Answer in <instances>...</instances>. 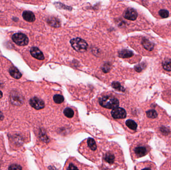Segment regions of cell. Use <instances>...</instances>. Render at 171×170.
Here are the masks:
<instances>
[{
    "label": "cell",
    "mask_w": 171,
    "mask_h": 170,
    "mask_svg": "<svg viewBox=\"0 0 171 170\" xmlns=\"http://www.w3.org/2000/svg\"><path fill=\"white\" fill-rule=\"evenodd\" d=\"M13 41L20 46H24L28 44L29 39L25 34L22 33L15 34L12 36Z\"/></svg>",
    "instance_id": "cell-4"
},
{
    "label": "cell",
    "mask_w": 171,
    "mask_h": 170,
    "mask_svg": "<svg viewBox=\"0 0 171 170\" xmlns=\"http://www.w3.org/2000/svg\"><path fill=\"white\" fill-rule=\"evenodd\" d=\"M30 53L34 57L39 60H44L45 59V57L42 52L36 47L31 48L30 50Z\"/></svg>",
    "instance_id": "cell-9"
},
{
    "label": "cell",
    "mask_w": 171,
    "mask_h": 170,
    "mask_svg": "<svg viewBox=\"0 0 171 170\" xmlns=\"http://www.w3.org/2000/svg\"><path fill=\"white\" fill-rule=\"evenodd\" d=\"M123 17L127 20L134 21L137 18L138 13L135 9L128 8L124 12Z\"/></svg>",
    "instance_id": "cell-5"
},
{
    "label": "cell",
    "mask_w": 171,
    "mask_h": 170,
    "mask_svg": "<svg viewBox=\"0 0 171 170\" xmlns=\"http://www.w3.org/2000/svg\"><path fill=\"white\" fill-rule=\"evenodd\" d=\"M168 162V163L165 164L164 165H163L164 167H163L162 170H171V160Z\"/></svg>",
    "instance_id": "cell-24"
},
{
    "label": "cell",
    "mask_w": 171,
    "mask_h": 170,
    "mask_svg": "<svg viewBox=\"0 0 171 170\" xmlns=\"http://www.w3.org/2000/svg\"><path fill=\"white\" fill-rule=\"evenodd\" d=\"M159 14L161 18H166L169 17V12L167 10H165V9H162V10H161L160 11H159Z\"/></svg>",
    "instance_id": "cell-22"
},
{
    "label": "cell",
    "mask_w": 171,
    "mask_h": 170,
    "mask_svg": "<svg viewBox=\"0 0 171 170\" xmlns=\"http://www.w3.org/2000/svg\"><path fill=\"white\" fill-rule=\"evenodd\" d=\"M142 44H143L144 48H145L146 50H148V51H152L154 49V44L153 43H151L148 39H146L144 38L142 41Z\"/></svg>",
    "instance_id": "cell-13"
},
{
    "label": "cell",
    "mask_w": 171,
    "mask_h": 170,
    "mask_svg": "<svg viewBox=\"0 0 171 170\" xmlns=\"http://www.w3.org/2000/svg\"><path fill=\"white\" fill-rule=\"evenodd\" d=\"M126 124L127 127L131 130L135 131L137 129L138 125L136 123V122H135L132 120H128L126 122Z\"/></svg>",
    "instance_id": "cell-16"
},
{
    "label": "cell",
    "mask_w": 171,
    "mask_h": 170,
    "mask_svg": "<svg viewBox=\"0 0 171 170\" xmlns=\"http://www.w3.org/2000/svg\"><path fill=\"white\" fill-rule=\"evenodd\" d=\"M67 170H79L78 168L77 167L75 166L74 164H71L69 165V166L67 168Z\"/></svg>",
    "instance_id": "cell-26"
},
{
    "label": "cell",
    "mask_w": 171,
    "mask_h": 170,
    "mask_svg": "<svg viewBox=\"0 0 171 170\" xmlns=\"http://www.w3.org/2000/svg\"><path fill=\"white\" fill-rule=\"evenodd\" d=\"M163 67L168 71H171V59H166L163 62Z\"/></svg>",
    "instance_id": "cell-18"
},
{
    "label": "cell",
    "mask_w": 171,
    "mask_h": 170,
    "mask_svg": "<svg viewBox=\"0 0 171 170\" xmlns=\"http://www.w3.org/2000/svg\"><path fill=\"white\" fill-rule=\"evenodd\" d=\"M2 96H3V93L1 92V91H0V98H1L2 97Z\"/></svg>",
    "instance_id": "cell-29"
},
{
    "label": "cell",
    "mask_w": 171,
    "mask_h": 170,
    "mask_svg": "<svg viewBox=\"0 0 171 170\" xmlns=\"http://www.w3.org/2000/svg\"><path fill=\"white\" fill-rule=\"evenodd\" d=\"M104 159L107 163H109V164H112L115 161V156L113 154L108 153L105 155Z\"/></svg>",
    "instance_id": "cell-15"
},
{
    "label": "cell",
    "mask_w": 171,
    "mask_h": 170,
    "mask_svg": "<svg viewBox=\"0 0 171 170\" xmlns=\"http://www.w3.org/2000/svg\"><path fill=\"white\" fill-rule=\"evenodd\" d=\"M147 116L149 118L155 119L158 117V113L155 110L151 109L146 112Z\"/></svg>",
    "instance_id": "cell-17"
},
{
    "label": "cell",
    "mask_w": 171,
    "mask_h": 170,
    "mask_svg": "<svg viewBox=\"0 0 171 170\" xmlns=\"http://www.w3.org/2000/svg\"><path fill=\"white\" fill-rule=\"evenodd\" d=\"M31 106L37 110L42 109L45 107L44 102L37 97H34L30 100Z\"/></svg>",
    "instance_id": "cell-8"
},
{
    "label": "cell",
    "mask_w": 171,
    "mask_h": 170,
    "mask_svg": "<svg viewBox=\"0 0 171 170\" xmlns=\"http://www.w3.org/2000/svg\"><path fill=\"white\" fill-rule=\"evenodd\" d=\"M9 170H22V167L20 165L13 164L9 167Z\"/></svg>",
    "instance_id": "cell-23"
},
{
    "label": "cell",
    "mask_w": 171,
    "mask_h": 170,
    "mask_svg": "<svg viewBox=\"0 0 171 170\" xmlns=\"http://www.w3.org/2000/svg\"><path fill=\"white\" fill-rule=\"evenodd\" d=\"M99 103L102 106L108 109H115L118 107L119 102L116 98L106 96L101 98Z\"/></svg>",
    "instance_id": "cell-1"
},
{
    "label": "cell",
    "mask_w": 171,
    "mask_h": 170,
    "mask_svg": "<svg viewBox=\"0 0 171 170\" xmlns=\"http://www.w3.org/2000/svg\"><path fill=\"white\" fill-rule=\"evenodd\" d=\"M150 151L148 146L146 144H139L134 149V154L137 158H141L146 156Z\"/></svg>",
    "instance_id": "cell-3"
},
{
    "label": "cell",
    "mask_w": 171,
    "mask_h": 170,
    "mask_svg": "<svg viewBox=\"0 0 171 170\" xmlns=\"http://www.w3.org/2000/svg\"><path fill=\"white\" fill-rule=\"evenodd\" d=\"M133 55L134 54L132 52L128 50H122L119 53V57L124 59H127V58L131 57H132Z\"/></svg>",
    "instance_id": "cell-14"
},
{
    "label": "cell",
    "mask_w": 171,
    "mask_h": 170,
    "mask_svg": "<svg viewBox=\"0 0 171 170\" xmlns=\"http://www.w3.org/2000/svg\"><path fill=\"white\" fill-rule=\"evenodd\" d=\"M111 115L114 118L124 119L126 117L127 113L123 108L117 107L112 111Z\"/></svg>",
    "instance_id": "cell-7"
},
{
    "label": "cell",
    "mask_w": 171,
    "mask_h": 170,
    "mask_svg": "<svg viewBox=\"0 0 171 170\" xmlns=\"http://www.w3.org/2000/svg\"><path fill=\"white\" fill-rule=\"evenodd\" d=\"M112 86L114 88L116 89L122 91V86H121L120 83H119V82H113V84H112Z\"/></svg>",
    "instance_id": "cell-25"
},
{
    "label": "cell",
    "mask_w": 171,
    "mask_h": 170,
    "mask_svg": "<svg viewBox=\"0 0 171 170\" xmlns=\"http://www.w3.org/2000/svg\"><path fill=\"white\" fill-rule=\"evenodd\" d=\"M4 119V115L2 112L0 111V120H2Z\"/></svg>",
    "instance_id": "cell-28"
},
{
    "label": "cell",
    "mask_w": 171,
    "mask_h": 170,
    "mask_svg": "<svg viewBox=\"0 0 171 170\" xmlns=\"http://www.w3.org/2000/svg\"><path fill=\"white\" fill-rule=\"evenodd\" d=\"M141 166L139 170H157L155 165L150 162H145Z\"/></svg>",
    "instance_id": "cell-11"
},
{
    "label": "cell",
    "mask_w": 171,
    "mask_h": 170,
    "mask_svg": "<svg viewBox=\"0 0 171 170\" xmlns=\"http://www.w3.org/2000/svg\"><path fill=\"white\" fill-rule=\"evenodd\" d=\"M53 99H54V101H55V103H58V104L62 103L64 100L63 96L60 94H56L54 96Z\"/></svg>",
    "instance_id": "cell-21"
},
{
    "label": "cell",
    "mask_w": 171,
    "mask_h": 170,
    "mask_svg": "<svg viewBox=\"0 0 171 170\" xmlns=\"http://www.w3.org/2000/svg\"><path fill=\"white\" fill-rule=\"evenodd\" d=\"M9 73L13 77L16 79H20L22 77L21 73L15 67H11L9 69Z\"/></svg>",
    "instance_id": "cell-12"
},
{
    "label": "cell",
    "mask_w": 171,
    "mask_h": 170,
    "mask_svg": "<svg viewBox=\"0 0 171 170\" xmlns=\"http://www.w3.org/2000/svg\"><path fill=\"white\" fill-rule=\"evenodd\" d=\"M24 19L28 22H33L35 20V16L33 12L30 11H25L23 13Z\"/></svg>",
    "instance_id": "cell-10"
},
{
    "label": "cell",
    "mask_w": 171,
    "mask_h": 170,
    "mask_svg": "<svg viewBox=\"0 0 171 170\" xmlns=\"http://www.w3.org/2000/svg\"><path fill=\"white\" fill-rule=\"evenodd\" d=\"M143 64H139L138 66H135V70H136V71H138V72H140V71H141L143 69Z\"/></svg>",
    "instance_id": "cell-27"
},
{
    "label": "cell",
    "mask_w": 171,
    "mask_h": 170,
    "mask_svg": "<svg viewBox=\"0 0 171 170\" xmlns=\"http://www.w3.org/2000/svg\"><path fill=\"white\" fill-rule=\"evenodd\" d=\"M87 143L89 147L92 151H95L97 149V145L96 143L95 140L91 138H89L88 139Z\"/></svg>",
    "instance_id": "cell-19"
},
{
    "label": "cell",
    "mask_w": 171,
    "mask_h": 170,
    "mask_svg": "<svg viewBox=\"0 0 171 170\" xmlns=\"http://www.w3.org/2000/svg\"><path fill=\"white\" fill-rule=\"evenodd\" d=\"M11 100L12 103L15 105L19 106L22 105L24 102V98L21 94L17 92L11 93Z\"/></svg>",
    "instance_id": "cell-6"
},
{
    "label": "cell",
    "mask_w": 171,
    "mask_h": 170,
    "mask_svg": "<svg viewBox=\"0 0 171 170\" xmlns=\"http://www.w3.org/2000/svg\"><path fill=\"white\" fill-rule=\"evenodd\" d=\"M64 114L68 118H72L74 115V112L71 108H67L64 111Z\"/></svg>",
    "instance_id": "cell-20"
},
{
    "label": "cell",
    "mask_w": 171,
    "mask_h": 170,
    "mask_svg": "<svg viewBox=\"0 0 171 170\" xmlns=\"http://www.w3.org/2000/svg\"><path fill=\"white\" fill-rule=\"evenodd\" d=\"M70 44L75 50L80 53L86 51L88 47V45L86 41L80 38H75L71 39Z\"/></svg>",
    "instance_id": "cell-2"
}]
</instances>
